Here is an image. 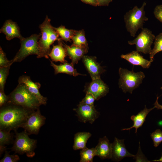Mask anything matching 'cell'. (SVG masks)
I'll return each mask as SVG.
<instances>
[{
  "label": "cell",
  "instance_id": "cell-1",
  "mask_svg": "<svg viewBox=\"0 0 162 162\" xmlns=\"http://www.w3.org/2000/svg\"><path fill=\"white\" fill-rule=\"evenodd\" d=\"M33 111L11 103H7L0 107V129L17 131Z\"/></svg>",
  "mask_w": 162,
  "mask_h": 162
},
{
  "label": "cell",
  "instance_id": "cell-2",
  "mask_svg": "<svg viewBox=\"0 0 162 162\" xmlns=\"http://www.w3.org/2000/svg\"><path fill=\"white\" fill-rule=\"evenodd\" d=\"M50 21L46 15L44 22L39 25L41 36L38 42L40 53L37 57L38 58L44 57L49 58L51 45L55 41L61 39L55 27L51 25Z\"/></svg>",
  "mask_w": 162,
  "mask_h": 162
},
{
  "label": "cell",
  "instance_id": "cell-3",
  "mask_svg": "<svg viewBox=\"0 0 162 162\" xmlns=\"http://www.w3.org/2000/svg\"><path fill=\"white\" fill-rule=\"evenodd\" d=\"M8 96L9 100L8 103L20 106L28 110H36L39 109L41 105L36 98L22 83H19Z\"/></svg>",
  "mask_w": 162,
  "mask_h": 162
},
{
  "label": "cell",
  "instance_id": "cell-4",
  "mask_svg": "<svg viewBox=\"0 0 162 162\" xmlns=\"http://www.w3.org/2000/svg\"><path fill=\"white\" fill-rule=\"evenodd\" d=\"M146 5V3L144 2L140 8L135 6L124 16L126 29L133 37H135L139 29L143 28L144 23L148 20L145 15L144 10Z\"/></svg>",
  "mask_w": 162,
  "mask_h": 162
},
{
  "label": "cell",
  "instance_id": "cell-5",
  "mask_svg": "<svg viewBox=\"0 0 162 162\" xmlns=\"http://www.w3.org/2000/svg\"><path fill=\"white\" fill-rule=\"evenodd\" d=\"M119 79L118 85L123 92H129L132 94L133 91L141 84L145 77V75L142 71L137 72L133 70L120 68L118 70Z\"/></svg>",
  "mask_w": 162,
  "mask_h": 162
},
{
  "label": "cell",
  "instance_id": "cell-6",
  "mask_svg": "<svg viewBox=\"0 0 162 162\" xmlns=\"http://www.w3.org/2000/svg\"><path fill=\"white\" fill-rule=\"evenodd\" d=\"M15 132V139L11 148V150L14 152V154H25L29 158L34 157L35 155L34 150L36 147L37 140L30 138L28 134L25 130L20 133H18L17 131Z\"/></svg>",
  "mask_w": 162,
  "mask_h": 162
},
{
  "label": "cell",
  "instance_id": "cell-7",
  "mask_svg": "<svg viewBox=\"0 0 162 162\" xmlns=\"http://www.w3.org/2000/svg\"><path fill=\"white\" fill-rule=\"evenodd\" d=\"M41 36L40 34H34L29 37L20 40V47L12 59L13 63L21 62L30 55L38 56L40 53L38 41Z\"/></svg>",
  "mask_w": 162,
  "mask_h": 162
},
{
  "label": "cell",
  "instance_id": "cell-8",
  "mask_svg": "<svg viewBox=\"0 0 162 162\" xmlns=\"http://www.w3.org/2000/svg\"><path fill=\"white\" fill-rule=\"evenodd\" d=\"M141 32L133 40H129L130 45H135L136 50L145 54H150L151 46L154 40L155 36L152 32L146 28H143Z\"/></svg>",
  "mask_w": 162,
  "mask_h": 162
},
{
  "label": "cell",
  "instance_id": "cell-9",
  "mask_svg": "<svg viewBox=\"0 0 162 162\" xmlns=\"http://www.w3.org/2000/svg\"><path fill=\"white\" fill-rule=\"evenodd\" d=\"M46 118L41 113L40 109L33 111L20 128L24 129L29 135L38 134L44 124Z\"/></svg>",
  "mask_w": 162,
  "mask_h": 162
},
{
  "label": "cell",
  "instance_id": "cell-10",
  "mask_svg": "<svg viewBox=\"0 0 162 162\" xmlns=\"http://www.w3.org/2000/svg\"><path fill=\"white\" fill-rule=\"evenodd\" d=\"M73 110L76 112L79 120L84 123L89 122L92 124L100 115L94 105H90L79 103L77 108L74 109Z\"/></svg>",
  "mask_w": 162,
  "mask_h": 162
},
{
  "label": "cell",
  "instance_id": "cell-11",
  "mask_svg": "<svg viewBox=\"0 0 162 162\" xmlns=\"http://www.w3.org/2000/svg\"><path fill=\"white\" fill-rule=\"evenodd\" d=\"M84 91L92 94L98 100L106 96L109 91L108 86L100 78L92 80L86 86Z\"/></svg>",
  "mask_w": 162,
  "mask_h": 162
},
{
  "label": "cell",
  "instance_id": "cell-12",
  "mask_svg": "<svg viewBox=\"0 0 162 162\" xmlns=\"http://www.w3.org/2000/svg\"><path fill=\"white\" fill-rule=\"evenodd\" d=\"M84 64L92 80L100 78L105 70L97 61L96 57L85 55L82 58Z\"/></svg>",
  "mask_w": 162,
  "mask_h": 162
},
{
  "label": "cell",
  "instance_id": "cell-13",
  "mask_svg": "<svg viewBox=\"0 0 162 162\" xmlns=\"http://www.w3.org/2000/svg\"><path fill=\"white\" fill-rule=\"evenodd\" d=\"M18 82L19 83H22L25 85L28 90L38 99L40 105L46 104L47 99L40 93L39 89L41 85L39 83L34 82L30 76L24 75L19 77Z\"/></svg>",
  "mask_w": 162,
  "mask_h": 162
},
{
  "label": "cell",
  "instance_id": "cell-14",
  "mask_svg": "<svg viewBox=\"0 0 162 162\" xmlns=\"http://www.w3.org/2000/svg\"><path fill=\"white\" fill-rule=\"evenodd\" d=\"M124 139H119L116 137L112 145V157L113 161H119L126 157H135V155L130 153L126 149Z\"/></svg>",
  "mask_w": 162,
  "mask_h": 162
},
{
  "label": "cell",
  "instance_id": "cell-15",
  "mask_svg": "<svg viewBox=\"0 0 162 162\" xmlns=\"http://www.w3.org/2000/svg\"><path fill=\"white\" fill-rule=\"evenodd\" d=\"M0 33H4L8 40L15 38L20 40L24 38L20 34L19 27L16 23L10 20L5 21L0 29Z\"/></svg>",
  "mask_w": 162,
  "mask_h": 162
},
{
  "label": "cell",
  "instance_id": "cell-16",
  "mask_svg": "<svg viewBox=\"0 0 162 162\" xmlns=\"http://www.w3.org/2000/svg\"><path fill=\"white\" fill-rule=\"evenodd\" d=\"M96 155L101 159H111L112 145L108 138L104 136L100 138L97 146L95 148Z\"/></svg>",
  "mask_w": 162,
  "mask_h": 162
},
{
  "label": "cell",
  "instance_id": "cell-17",
  "mask_svg": "<svg viewBox=\"0 0 162 162\" xmlns=\"http://www.w3.org/2000/svg\"><path fill=\"white\" fill-rule=\"evenodd\" d=\"M121 57L134 65L140 66L143 68H148L152 62L144 58L137 51H133L125 54H122Z\"/></svg>",
  "mask_w": 162,
  "mask_h": 162
},
{
  "label": "cell",
  "instance_id": "cell-18",
  "mask_svg": "<svg viewBox=\"0 0 162 162\" xmlns=\"http://www.w3.org/2000/svg\"><path fill=\"white\" fill-rule=\"evenodd\" d=\"M67 55L71 60V63L74 65L77 64L78 61L82 58L88 52V49L71 45L70 46L63 42Z\"/></svg>",
  "mask_w": 162,
  "mask_h": 162
},
{
  "label": "cell",
  "instance_id": "cell-19",
  "mask_svg": "<svg viewBox=\"0 0 162 162\" xmlns=\"http://www.w3.org/2000/svg\"><path fill=\"white\" fill-rule=\"evenodd\" d=\"M61 40L58 41V44L53 45L52 50L48 54L52 61L56 62H59L63 63L67 62L65 59L67 56L65 49Z\"/></svg>",
  "mask_w": 162,
  "mask_h": 162
},
{
  "label": "cell",
  "instance_id": "cell-20",
  "mask_svg": "<svg viewBox=\"0 0 162 162\" xmlns=\"http://www.w3.org/2000/svg\"><path fill=\"white\" fill-rule=\"evenodd\" d=\"M155 107L154 106L152 108L148 109L145 106L144 109L141 111L137 115L131 116L130 119L134 123L133 126L129 128L123 129L122 130H130L132 128H134L135 129V133H136L137 129L142 125L148 114Z\"/></svg>",
  "mask_w": 162,
  "mask_h": 162
},
{
  "label": "cell",
  "instance_id": "cell-21",
  "mask_svg": "<svg viewBox=\"0 0 162 162\" xmlns=\"http://www.w3.org/2000/svg\"><path fill=\"white\" fill-rule=\"evenodd\" d=\"M51 66L54 70L55 74L59 73H64L73 76H74L79 75L86 76V74H82L78 73L76 69L74 68V65L71 63H68L66 62L59 65H56L52 61H50Z\"/></svg>",
  "mask_w": 162,
  "mask_h": 162
},
{
  "label": "cell",
  "instance_id": "cell-22",
  "mask_svg": "<svg viewBox=\"0 0 162 162\" xmlns=\"http://www.w3.org/2000/svg\"><path fill=\"white\" fill-rule=\"evenodd\" d=\"M91 135V134L89 132H80L76 134L73 146L74 150H82L86 148L87 141Z\"/></svg>",
  "mask_w": 162,
  "mask_h": 162
},
{
  "label": "cell",
  "instance_id": "cell-23",
  "mask_svg": "<svg viewBox=\"0 0 162 162\" xmlns=\"http://www.w3.org/2000/svg\"><path fill=\"white\" fill-rule=\"evenodd\" d=\"M13 135L10 131L0 129V156L6 150V145L13 143Z\"/></svg>",
  "mask_w": 162,
  "mask_h": 162
},
{
  "label": "cell",
  "instance_id": "cell-24",
  "mask_svg": "<svg viewBox=\"0 0 162 162\" xmlns=\"http://www.w3.org/2000/svg\"><path fill=\"white\" fill-rule=\"evenodd\" d=\"M71 40L73 42L72 45H73L88 49L85 32L83 29L76 30L71 38Z\"/></svg>",
  "mask_w": 162,
  "mask_h": 162
},
{
  "label": "cell",
  "instance_id": "cell-25",
  "mask_svg": "<svg viewBox=\"0 0 162 162\" xmlns=\"http://www.w3.org/2000/svg\"><path fill=\"white\" fill-rule=\"evenodd\" d=\"M55 28L61 37L62 40L66 42H71V38L74 35L76 30L69 29L66 28L64 26L61 25Z\"/></svg>",
  "mask_w": 162,
  "mask_h": 162
},
{
  "label": "cell",
  "instance_id": "cell-26",
  "mask_svg": "<svg viewBox=\"0 0 162 162\" xmlns=\"http://www.w3.org/2000/svg\"><path fill=\"white\" fill-rule=\"evenodd\" d=\"M80 162H92L94 157L96 156L95 148H86L81 150L80 152Z\"/></svg>",
  "mask_w": 162,
  "mask_h": 162
},
{
  "label": "cell",
  "instance_id": "cell-27",
  "mask_svg": "<svg viewBox=\"0 0 162 162\" xmlns=\"http://www.w3.org/2000/svg\"><path fill=\"white\" fill-rule=\"evenodd\" d=\"M154 40V47L149 54L150 60L152 62L154 56L157 53L162 51V32L157 35Z\"/></svg>",
  "mask_w": 162,
  "mask_h": 162
},
{
  "label": "cell",
  "instance_id": "cell-28",
  "mask_svg": "<svg viewBox=\"0 0 162 162\" xmlns=\"http://www.w3.org/2000/svg\"><path fill=\"white\" fill-rule=\"evenodd\" d=\"M11 66L0 68V90L4 91V88Z\"/></svg>",
  "mask_w": 162,
  "mask_h": 162
},
{
  "label": "cell",
  "instance_id": "cell-29",
  "mask_svg": "<svg viewBox=\"0 0 162 162\" xmlns=\"http://www.w3.org/2000/svg\"><path fill=\"white\" fill-rule=\"evenodd\" d=\"M151 137L153 140L154 146L157 147L162 142V131L160 129H157L151 134Z\"/></svg>",
  "mask_w": 162,
  "mask_h": 162
},
{
  "label": "cell",
  "instance_id": "cell-30",
  "mask_svg": "<svg viewBox=\"0 0 162 162\" xmlns=\"http://www.w3.org/2000/svg\"><path fill=\"white\" fill-rule=\"evenodd\" d=\"M13 63L12 59L9 60L7 58L5 53L2 47H0V68L11 66Z\"/></svg>",
  "mask_w": 162,
  "mask_h": 162
},
{
  "label": "cell",
  "instance_id": "cell-31",
  "mask_svg": "<svg viewBox=\"0 0 162 162\" xmlns=\"http://www.w3.org/2000/svg\"><path fill=\"white\" fill-rule=\"evenodd\" d=\"M10 152L6 150L4 157L0 160V162H16L20 160L19 156L14 154L10 155Z\"/></svg>",
  "mask_w": 162,
  "mask_h": 162
},
{
  "label": "cell",
  "instance_id": "cell-32",
  "mask_svg": "<svg viewBox=\"0 0 162 162\" xmlns=\"http://www.w3.org/2000/svg\"><path fill=\"white\" fill-rule=\"evenodd\" d=\"M95 100V98L92 94L87 93L85 97L80 103L90 105H94V102Z\"/></svg>",
  "mask_w": 162,
  "mask_h": 162
},
{
  "label": "cell",
  "instance_id": "cell-33",
  "mask_svg": "<svg viewBox=\"0 0 162 162\" xmlns=\"http://www.w3.org/2000/svg\"><path fill=\"white\" fill-rule=\"evenodd\" d=\"M153 13L155 17L162 23V4L156 6Z\"/></svg>",
  "mask_w": 162,
  "mask_h": 162
},
{
  "label": "cell",
  "instance_id": "cell-34",
  "mask_svg": "<svg viewBox=\"0 0 162 162\" xmlns=\"http://www.w3.org/2000/svg\"><path fill=\"white\" fill-rule=\"evenodd\" d=\"M9 97L4 93V91L0 90V107L6 104L8 102Z\"/></svg>",
  "mask_w": 162,
  "mask_h": 162
},
{
  "label": "cell",
  "instance_id": "cell-35",
  "mask_svg": "<svg viewBox=\"0 0 162 162\" xmlns=\"http://www.w3.org/2000/svg\"><path fill=\"white\" fill-rule=\"evenodd\" d=\"M83 2L94 6H98L97 0H80Z\"/></svg>",
  "mask_w": 162,
  "mask_h": 162
},
{
  "label": "cell",
  "instance_id": "cell-36",
  "mask_svg": "<svg viewBox=\"0 0 162 162\" xmlns=\"http://www.w3.org/2000/svg\"><path fill=\"white\" fill-rule=\"evenodd\" d=\"M98 2V6H108L109 3L112 0H97Z\"/></svg>",
  "mask_w": 162,
  "mask_h": 162
},
{
  "label": "cell",
  "instance_id": "cell-37",
  "mask_svg": "<svg viewBox=\"0 0 162 162\" xmlns=\"http://www.w3.org/2000/svg\"><path fill=\"white\" fill-rule=\"evenodd\" d=\"M159 97H157L156 100L154 104V107L157 109L162 110V105L160 104L158 102Z\"/></svg>",
  "mask_w": 162,
  "mask_h": 162
},
{
  "label": "cell",
  "instance_id": "cell-38",
  "mask_svg": "<svg viewBox=\"0 0 162 162\" xmlns=\"http://www.w3.org/2000/svg\"><path fill=\"white\" fill-rule=\"evenodd\" d=\"M154 162H162V155L161 158L158 160H152Z\"/></svg>",
  "mask_w": 162,
  "mask_h": 162
},
{
  "label": "cell",
  "instance_id": "cell-39",
  "mask_svg": "<svg viewBox=\"0 0 162 162\" xmlns=\"http://www.w3.org/2000/svg\"><path fill=\"white\" fill-rule=\"evenodd\" d=\"M160 89H161V90L162 91V86L161 87Z\"/></svg>",
  "mask_w": 162,
  "mask_h": 162
}]
</instances>
